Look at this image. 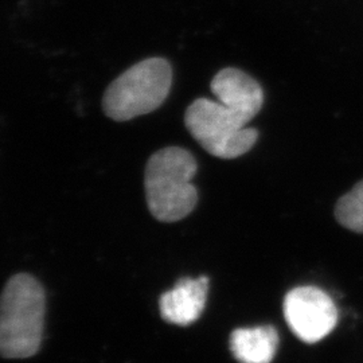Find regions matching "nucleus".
<instances>
[{
  "label": "nucleus",
  "mask_w": 363,
  "mask_h": 363,
  "mask_svg": "<svg viewBox=\"0 0 363 363\" xmlns=\"http://www.w3.org/2000/svg\"><path fill=\"white\" fill-rule=\"evenodd\" d=\"M46 301L38 281L26 273L11 277L0 298V355L10 359L37 354L43 337Z\"/></svg>",
  "instance_id": "f257e3e1"
},
{
  "label": "nucleus",
  "mask_w": 363,
  "mask_h": 363,
  "mask_svg": "<svg viewBox=\"0 0 363 363\" xmlns=\"http://www.w3.org/2000/svg\"><path fill=\"white\" fill-rule=\"evenodd\" d=\"M196 162L189 151L169 147L150 157L144 187L148 208L156 220L177 222L186 218L198 202V191L193 184Z\"/></svg>",
  "instance_id": "f03ea898"
},
{
  "label": "nucleus",
  "mask_w": 363,
  "mask_h": 363,
  "mask_svg": "<svg viewBox=\"0 0 363 363\" xmlns=\"http://www.w3.org/2000/svg\"><path fill=\"white\" fill-rule=\"evenodd\" d=\"M250 118L232 105L198 99L184 115L191 136L208 154L220 159H235L247 154L257 142L259 132L247 127Z\"/></svg>",
  "instance_id": "7ed1b4c3"
},
{
  "label": "nucleus",
  "mask_w": 363,
  "mask_h": 363,
  "mask_svg": "<svg viewBox=\"0 0 363 363\" xmlns=\"http://www.w3.org/2000/svg\"><path fill=\"white\" fill-rule=\"evenodd\" d=\"M172 70L163 58H148L130 67L105 91V115L127 121L157 109L169 96Z\"/></svg>",
  "instance_id": "20e7f679"
},
{
  "label": "nucleus",
  "mask_w": 363,
  "mask_h": 363,
  "mask_svg": "<svg viewBox=\"0 0 363 363\" xmlns=\"http://www.w3.org/2000/svg\"><path fill=\"white\" fill-rule=\"evenodd\" d=\"M284 316L291 331L306 343L325 339L337 323L334 300L316 286H298L286 294Z\"/></svg>",
  "instance_id": "39448f33"
},
{
  "label": "nucleus",
  "mask_w": 363,
  "mask_h": 363,
  "mask_svg": "<svg viewBox=\"0 0 363 363\" xmlns=\"http://www.w3.org/2000/svg\"><path fill=\"white\" fill-rule=\"evenodd\" d=\"M208 279L183 277L159 300L162 318L171 325H190L199 319L206 306Z\"/></svg>",
  "instance_id": "423d86ee"
},
{
  "label": "nucleus",
  "mask_w": 363,
  "mask_h": 363,
  "mask_svg": "<svg viewBox=\"0 0 363 363\" xmlns=\"http://www.w3.org/2000/svg\"><path fill=\"white\" fill-rule=\"evenodd\" d=\"M210 86L218 101L232 105L250 120L255 118L264 104V93L259 82L234 67L220 70L213 78Z\"/></svg>",
  "instance_id": "0eeeda50"
},
{
  "label": "nucleus",
  "mask_w": 363,
  "mask_h": 363,
  "mask_svg": "<svg viewBox=\"0 0 363 363\" xmlns=\"http://www.w3.org/2000/svg\"><path fill=\"white\" fill-rule=\"evenodd\" d=\"M279 346L273 325L237 328L230 335V351L240 363H271Z\"/></svg>",
  "instance_id": "6e6552de"
},
{
  "label": "nucleus",
  "mask_w": 363,
  "mask_h": 363,
  "mask_svg": "<svg viewBox=\"0 0 363 363\" xmlns=\"http://www.w3.org/2000/svg\"><path fill=\"white\" fill-rule=\"evenodd\" d=\"M335 217L343 228L363 234V181L337 201Z\"/></svg>",
  "instance_id": "1a4fd4ad"
}]
</instances>
